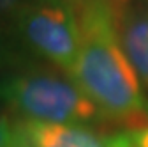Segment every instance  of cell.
Segmentation results:
<instances>
[{
	"mask_svg": "<svg viewBox=\"0 0 148 147\" xmlns=\"http://www.w3.org/2000/svg\"><path fill=\"white\" fill-rule=\"evenodd\" d=\"M21 4L20 0H0V16H11Z\"/></svg>",
	"mask_w": 148,
	"mask_h": 147,
	"instance_id": "9c48e42d",
	"label": "cell"
},
{
	"mask_svg": "<svg viewBox=\"0 0 148 147\" xmlns=\"http://www.w3.org/2000/svg\"><path fill=\"white\" fill-rule=\"evenodd\" d=\"M44 2H53V4H67V6H71L74 0H44Z\"/></svg>",
	"mask_w": 148,
	"mask_h": 147,
	"instance_id": "30bf717a",
	"label": "cell"
},
{
	"mask_svg": "<svg viewBox=\"0 0 148 147\" xmlns=\"http://www.w3.org/2000/svg\"><path fill=\"white\" fill-rule=\"evenodd\" d=\"M11 20L12 39L27 53L71 76L79 51V30L71 6L30 0L11 14Z\"/></svg>",
	"mask_w": 148,
	"mask_h": 147,
	"instance_id": "3957f363",
	"label": "cell"
},
{
	"mask_svg": "<svg viewBox=\"0 0 148 147\" xmlns=\"http://www.w3.org/2000/svg\"><path fill=\"white\" fill-rule=\"evenodd\" d=\"M21 147H131L125 128L41 124L18 121Z\"/></svg>",
	"mask_w": 148,
	"mask_h": 147,
	"instance_id": "277c9868",
	"label": "cell"
},
{
	"mask_svg": "<svg viewBox=\"0 0 148 147\" xmlns=\"http://www.w3.org/2000/svg\"><path fill=\"white\" fill-rule=\"evenodd\" d=\"M116 41L148 92V0H111Z\"/></svg>",
	"mask_w": 148,
	"mask_h": 147,
	"instance_id": "5b68a950",
	"label": "cell"
},
{
	"mask_svg": "<svg viewBox=\"0 0 148 147\" xmlns=\"http://www.w3.org/2000/svg\"><path fill=\"white\" fill-rule=\"evenodd\" d=\"M71 7L79 30V51L71 78L109 128L146 126V98L116 41L111 0H74Z\"/></svg>",
	"mask_w": 148,
	"mask_h": 147,
	"instance_id": "6da1fadb",
	"label": "cell"
},
{
	"mask_svg": "<svg viewBox=\"0 0 148 147\" xmlns=\"http://www.w3.org/2000/svg\"><path fill=\"white\" fill-rule=\"evenodd\" d=\"M20 2H30V0H20Z\"/></svg>",
	"mask_w": 148,
	"mask_h": 147,
	"instance_id": "8fae6325",
	"label": "cell"
},
{
	"mask_svg": "<svg viewBox=\"0 0 148 147\" xmlns=\"http://www.w3.org/2000/svg\"><path fill=\"white\" fill-rule=\"evenodd\" d=\"M146 115H148V99H146ZM131 133V147H148V124L136 130H129Z\"/></svg>",
	"mask_w": 148,
	"mask_h": 147,
	"instance_id": "ba28073f",
	"label": "cell"
},
{
	"mask_svg": "<svg viewBox=\"0 0 148 147\" xmlns=\"http://www.w3.org/2000/svg\"><path fill=\"white\" fill-rule=\"evenodd\" d=\"M0 101L16 121L109 128L67 73L39 62H20L0 75Z\"/></svg>",
	"mask_w": 148,
	"mask_h": 147,
	"instance_id": "7a4b0ae2",
	"label": "cell"
},
{
	"mask_svg": "<svg viewBox=\"0 0 148 147\" xmlns=\"http://www.w3.org/2000/svg\"><path fill=\"white\" fill-rule=\"evenodd\" d=\"M0 147H21L18 121H11L7 115H0Z\"/></svg>",
	"mask_w": 148,
	"mask_h": 147,
	"instance_id": "52a82bcc",
	"label": "cell"
},
{
	"mask_svg": "<svg viewBox=\"0 0 148 147\" xmlns=\"http://www.w3.org/2000/svg\"><path fill=\"white\" fill-rule=\"evenodd\" d=\"M11 32L5 28V25L0 21V73H4L14 66H18L20 62H23V59L16 53V46H14V39L9 37Z\"/></svg>",
	"mask_w": 148,
	"mask_h": 147,
	"instance_id": "8992f818",
	"label": "cell"
}]
</instances>
